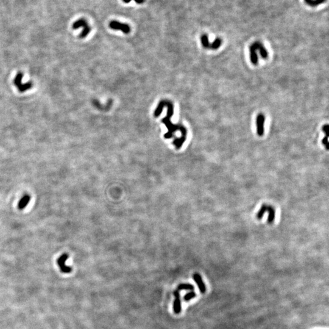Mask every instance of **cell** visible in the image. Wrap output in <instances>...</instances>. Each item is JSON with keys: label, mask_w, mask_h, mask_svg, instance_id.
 <instances>
[{"label": "cell", "mask_w": 329, "mask_h": 329, "mask_svg": "<svg viewBox=\"0 0 329 329\" xmlns=\"http://www.w3.org/2000/svg\"><path fill=\"white\" fill-rule=\"evenodd\" d=\"M165 107H167V115L165 118L162 119V122L167 126L168 132L164 135V137L166 139H170L173 137V134L175 132L179 131L181 132L182 136L180 138H176L173 142V144L175 146L176 149H179L186 140L187 130L183 125L174 124L172 123L171 118L174 114V106L173 103L171 101L167 100L161 101L154 111V115L155 117H158L162 113L163 109Z\"/></svg>", "instance_id": "1"}, {"label": "cell", "mask_w": 329, "mask_h": 329, "mask_svg": "<svg viewBox=\"0 0 329 329\" xmlns=\"http://www.w3.org/2000/svg\"><path fill=\"white\" fill-rule=\"evenodd\" d=\"M265 211H268L269 215H268V223L269 224H272L275 217V211L274 207L271 206L267 205V204H263L258 210L257 214V218L258 220H261L263 216L264 213Z\"/></svg>", "instance_id": "2"}, {"label": "cell", "mask_w": 329, "mask_h": 329, "mask_svg": "<svg viewBox=\"0 0 329 329\" xmlns=\"http://www.w3.org/2000/svg\"><path fill=\"white\" fill-rule=\"evenodd\" d=\"M23 78V73L21 72H18L14 80V84L18 88V91L21 93H23L31 89V88L32 87V85H33L32 83L31 82L23 84L22 82Z\"/></svg>", "instance_id": "3"}, {"label": "cell", "mask_w": 329, "mask_h": 329, "mask_svg": "<svg viewBox=\"0 0 329 329\" xmlns=\"http://www.w3.org/2000/svg\"><path fill=\"white\" fill-rule=\"evenodd\" d=\"M68 257H69L68 254H62L57 260V263L60 268V270L63 273L68 274L71 272L72 271V268L66 264V261L68 258Z\"/></svg>", "instance_id": "4"}, {"label": "cell", "mask_w": 329, "mask_h": 329, "mask_svg": "<svg viewBox=\"0 0 329 329\" xmlns=\"http://www.w3.org/2000/svg\"><path fill=\"white\" fill-rule=\"evenodd\" d=\"M109 27L113 30H120L123 33L128 34L131 31V28L128 24L122 23L118 21H112L109 23Z\"/></svg>", "instance_id": "5"}, {"label": "cell", "mask_w": 329, "mask_h": 329, "mask_svg": "<svg viewBox=\"0 0 329 329\" xmlns=\"http://www.w3.org/2000/svg\"><path fill=\"white\" fill-rule=\"evenodd\" d=\"M257 42L252 43L249 47L250 60L253 65H257L258 64V56L257 54Z\"/></svg>", "instance_id": "6"}, {"label": "cell", "mask_w": 329, "mask_h": 329, "mask_svg": "<svg viewBox=\"0 0 329 329\" xmlns=\"http://www.w3.org/2000/svg\"><path fill=\"white\" fill-rule=\"evenodd\" d=\"M175 300L173 303V310L176 314H179L181 311V301L180 294L178 290H176L173 293Z\"/></svg>", "instance_id": "7"}, {"label": "cell", "mask_w": 329, "mask_h": 329, "mask_svg": "<svg viewBox=\"0 0 329 329\" xmlns=\"http://www.w3.org/2000/svg\"><path fill=\"white\" fill-rule=\"evenodd\" d=\"M265 118L262 113H260L257 117V132L258 136L261 137L264 134V123Z\"/></svg>", "instance_id": "8"}, {"label": "cell", "mask_w": 329, "mask_h": 329, "mask_svg": "<svg viewBox=\"0 0 329 329\" xmlns=\"http://www.w3.org/2000/svg\"><path fill=\"white\" fill-rule=\"evenodd\" d=\"M193 277L195 282L196 283L200 293H204L206 291V287L205 283H204L203 281H202L200 275L198 273H195L193 274Z\"/></svg>", "instance_id": "9"}, {"label": "cell", "mask_w": 329, "mask_h": 329, "mask_svg": "<svg viewBox=\"0 0 329 329\" xmlns=\"http://www.w3.org/2000/svg\"><path fill=\"white\" fill-rule=\"evenodd\" d=\"M30 200H31V196L29 195H24L18 202V209L21 210L26 208V207L28 205L29 202H30Z\"/></svg>", "instance_id": "10"}, {"label": "cell", "mask_w": 329, "mask_h": 329, "mask_svg": "<svg viewBox=\"0 0 329 329\" xmlns=\"http://www.w3.org/2000/svg\"><path fill=\"white\" fill-rule=\"evenodd\" d=\"M88 26V24L87 21L85 19L81 18V19H79L77 21H76L73 24L72 27H73V29H79L81 28H82L83 29H84Z\"/></svg>", "instance_id": "11"}, {"label": "cell", "mask_w": 329, "mask_h": 329, "mask_svg": "<svg viewBox=\"0 0 329 329\" xmlns=\"http://www.w3.org/2000/svg\"><path fill=\"white\" fill-rule=\"evenodd\" d=\"M257 50L259 51L260 54L262 58L267 59L268 56V53L267 51V49H266L263 44L259 42H257Z\"/></svg>", "instance_id": "12"}, {"label": "cell", "mask_w": 329, "mask_h": 329, "mask_svg": "<svg viewBox=\"0 0 329 329\" xmlns=\"http://www.w3.org/2000/svg\"><path fill=\"white\" fill-rule=\"evenodd\" d=\"M200 42L202 45L205 48H209L210 46V43L209 42V37L207 34H203L200 37Z\"/></svg>", "instance_id": "13"}, {"label": "cell", "mask_w": 329, "mask_h": 329, "mask_svg": "<svg viewBox=\"0 0 329 329\" xmlns=\"http://www.w3.org/2000/svg\"><path fill=\"white\" fill-rule=\"evenodd\" d=\"M195 289V287L193 285L190 283H181L179 284L177 288V290L181 291V290H189V291H193Z\"/></svg>", "instance_id": "14"}, {"label": "cell", "mask_w": 329, "mask_h": 329, "mask_svg": "<svg viewBox=\"0 0 329 329\" xmlns=\"http://www.w3.org/2000/svg\"><path fill=\"white\" fill-rule=\"evenodd\" d=\"M306 3L311 7H316L324 3L326 0H304Z\"/></svg>", "instance_id": "15"}, {"label": "cell", "mask_w": 329, "mask_h": 329, "mask_svg": "<svg viewBox=\"0 0 329 329\" xmlns=\"http://www.w3.org/2000/svg\"><path fill=\"white\" fill-rule=\"evenodd\" d=\"M221 43H222L221 39H220V38H217V39H215L212 42V43L210 44V48L212 49H217L221 46Z\"/></svg>", "instance_id": "16"}, {"label": "cell", "mask_w": 329, "mask_h": 329, "mask_svg": "<svg viewBox=\"0 0 329 329\" xmlns=\"http://www.w3.org/2000/svg\"><path fill=\"white\" fill-rule=\"evenodd\" d=\"M196 296V294L195 292H194L193 291H192V292L188 293L187 294H186L184 297V300L186 301V302H188L189 300H190L192 299H193L195 298V297Z\"/></svg>", "instance_id": "17"}, {"label": "cell", "mask_w": 329, "mask_h": 329, "mask_svg": "<svg viewBox=\"0 0 329 329\" xmlns=\"http://www.w3.org/2000/svg\"><path fill=\"white\" fill-rule=\"evenodd\" d=\"M328 137L327 136H325L322 139V144L326 147V149L328 150Z\"/></svg>", "instance_id": "18"}, {"label": "cell", "mask_w": 329, "mask_h": 329, "mask_svg": "<svg viewBox=\"0 0 329 329\" xmlns=\"http://www.w3.org/2000/svg\"><path fill=\"white\" fill-rule=\"evenodd\" d=\"M322 131L325 134L326 136L328 137V124H325L323 126Z\"/></svg>", "instance_id": "19"}, {"label": "cell", "mask_w": 329, "mask_h": 329, "mask_svg": "<svg viewBox=\"0 0 329 329\" xmlns=\"http://www.w3.org/2000/svg\"><path fill=\"white\" fill-rule=\"evenodd\" d=\"M134 1L137 4H142L144 3L145 0H134Z\"/></svg>", "instance_id": "20"}, {"label": "cell", "mask_w": 329, "mask_h": 329, "mask_svg": "<svg viewBox=\"0 0 329 329\" xmlns=\"http://www.w3.org/2000/svg\"><path fill=\"white\" fill-rule=\"evenodd\" d=\"M123 1L124 3H129L132 0H123Z\"/></svg>", "instance_id": "21"}]
</instances>
